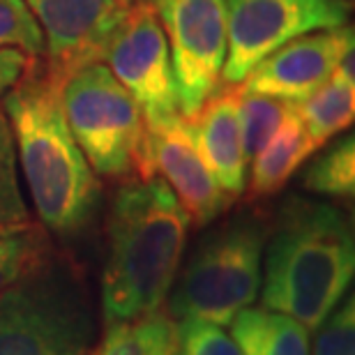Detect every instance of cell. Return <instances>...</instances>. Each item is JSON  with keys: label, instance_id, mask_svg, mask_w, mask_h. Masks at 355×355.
<instances>
[{"label": "cell", "instance_id": "4fadbf2b", "mask_svg": "<svg viewBox=\"0 0 355 355\" xmlns=\"http://www.w3.org/2000/svg\"><path fill=\"white\" fill-rule=\"evenodd\" d=\"M196 146L201 150L219 189L238 198L247 187V155L240 125V92H212L194 118H189Z\"/></svg>", "mask_w": 355, "mask_h": 355}, {"label": "cell", "instance_id": "9c48e42d", "mask_svg": "<svg viewBox=\"0 0 355 355\" xmlns=\"http://www.w3.org/2000/svg\"><path fill=\"white\" fill-rule=\"evenodd\" d=\"M166 33L182 118H194L222 79L229 49L226 0H150Z\"/></svg>", "mask_w": 355, "mask_h": 355}, {"label": "cell", "instance_id": "4316f807", "mask_svg": "<svg viewBox=\"0 0 355 355\" xmlns=\"http://www.w3.org/2000/svg\"><path fill=\"white\" fill-rule=\"evenodd\" d=\"M173 355H178V353H173Z\"/></svg>", "mask_w": 355, "mask_h": 355}, {"label": "cell", "instance_id": "d6986e66", "mask_svg": "<svg viewBox=\"0 0 355 355\" xmlns=\"http://www.w3.org/2000/svg\"><path fill=\"white\" fill-rule=\"evenodd\" d=\"M302 189L321 196L351 198L355 191V139H346L330 146L314 164L302 173Z\"/></svg>", "mask_w": 355, "mask_h": 355}, {"label": "cell", "instance_id": "8fae6325", "mask_svg": "<svg viewBox=\"0 0 355 355\" xmlns=\"http://www.w3.org/2000/svg\"><path fill=\"white\" fill-rule=\"evenodd\" d=\"M353 51L351 28L302 35L270 53L243 81V92L288 99L300 104L330 79L339 60Z\"/></svg>", "mask_w": 355, "mask_h": 355}, {"label": "cell", "instance_id": "9a60e30c", "mask_svg": "<svg viewBox=\"0 0 355 355\" xmlns=\"http://www.w3.org/2000/svg\"><path fill=\"white\" fill-rule=\"evenodd\" d=\"M243 355H309V330L300 321L266 307H245L231 321Z\"/></svg>", "mask_w": 355, "mask_h": 355}, {"label": "cell", "instance_id": "ac0fdd59", "mask_svg": "<svg viewBox=\"0 0 355 355\" xmlns=\"http://www.w3.org/2000/svg\"><path fill=\"white\" fill-rule=\"evenodd\" d=\"M51 240L31 219L0 226V293L51 259Z\"/></svg>", "mask_w": 355, "mask_h": 355}, {"label": "cell", "instance_id": "30bf717a", "mask_svg": "<svg viewBox=\"0 0 355 355\" xmlns=\"http://www.w3.org/2000/svg\"><path fill=\"white\" fill-rule=\"evenodd\" d=\"M153 175H159L171 187L189 222L196 226L217 219L229 203L198 150L189 118L180 113L146 125L144 178Z\"/></svg>", "mask_w": 355, "mask_h": 355}, {"label": "cell", "instance_id": "44dd1931", "mask_svg": "<svg viewBox=\"0 0 355 355\" xmlns=\"http://www.w3.org/2000/svg\"><path fill=\"white\" fill-rule=\"evenodd\" d=\"M0 49H17L28 58L46 53V40L24 0H0Z\"/></svg>", "mask_w": 355, "mask_h": 355}, {"label": "cell", "instance_id": "7a4b0ae2", "mask_svg": "<svg viewBox=\"0 0 355 355\" xmlns=\"http://www.w3.org/2000/svg\"><path fill=\"white\" fill-rule=\"evenodd\" d=\"M355 272V238L342 208L288 196L270 226L263 250L266 309L316 330L344 300Z\"/></svg>", "mask_w": 355, "mask_h": 355}, {"label": "cell", "instance_id": "8992f818", "mask_svg": "<svg viewBox=\"0 0 355 355\" xmlns=\"http://www.w3.org/2000/svg\"><path fill=\"white\" fill-rule=\"evenodd\" d=\"M60 97L72 137L92 171L106 178H144V113L102 60L67 69Z\"/></svg>", "mask_w": 355, "mask_h": 355}, {"label": "cell", "instance_id": "ba28073f", "mask_svg": "<svg viewBox=\"0 0 355 355\" xmlns=\"http://www.w3.org/2000/svg\"><path fill=\"white\" fill-rule=\"evenodd\" d=\"M346 0H226L229 49L222 79L243 83L261 60L302 35L346 26Z\"/></svg>", "mask_w": 355, "mask_h": 355}, {"label": "cell", "instance_id": "277c9868", "mask_svg": "<svg viewBox=\"0 0 355 355\" xmlns=\"http://www.w3.org/2000/svg\"><path fill=\"white\" fill-rule=\"evenodd\" d=\"M268 233V222L257 212H243L205 233L168 291L171 316L231 325L259 297Z\"/></svg>", "mask_w": 355, "mask_h": 355}, {"label": "cell", "instance_id": "7c38bea8", "mask_svg": "<svg viewBox=\"0 0 355 355\" xmlns=\"http://www.w3.org/2000/svg\"><path fill=\"white\" fill-rule=\"evenodd\" d=\"M42 26L46 53L67 74L79 62L95 60L97 46L118 14V0H24Z\"/></svg>", "mask_w": 355, "mask_h": 355}, {"label": "cell", "instance_id": "3957f363", "mask_svg": "<svg viewBox=\"0 0 355 355\" xmlns=\"http://www.w3.org/2000/svg\"><path fill=\"white\" fill-rule=\"evenodd\" d=\"M189 224L171 187L157 175L137 178L118 189L102 272L106 323L159 311L180 270Z\"/></svg>", "mask_w": 355, "mask_h": 355}, {"label": "cell", "instance_id": "cb8c5ba5", "mask_svg": "<svg viewBox=\"0 0 355 355\" xmlns=\"http://www.w3.org/2000/svg\"><path fill=\"white\" fill-rule=\"evenodd\" d=\"M314 355H355V302L342 300L318 325Z\"/></svg>", "mask_w": 355, "mask_h": 355}, {"label": "cell", "instance_id": "603a6c76", "mask_svg": "<svg viewBox=\"0 0 355 355\" xmlns=\"http://www.w3.org/2000/svg\"><path fill=\"white\" fill-rule=\"evenodd\" d=\"M178 330V355H243L222 325L201 318H180Z\"/></svg>", "mask_w": 355, "mask_h": 355}, {"label": "cell", "instance_id": "d4e9b609", "mask_svg": "<svg viewBox=\"0 0 355 355\" xmlns=\"http://www.w3.org/2000/svg\"><path fill=\"white\" fill-rule=\"evenodd\" d=\"M28 55L17 49H0V97L21 79L28 67Z\"/></svg>", "mask_w": 355, "mask_h": 355}, {"label": "cell", "instance_id": "2e32d148", "mask_svg": "<svg viewBox=\"0 0 355 355\" xmlns=\"http://www.w3.org/2000/svg\"><path fill=\"white\" fill-rule=\"evenodd\" d=\"M304 127L314 139L316 148L330 141L335 134L351 127L355 116V72L353 51L339 60L335 72L316 92L297 104Z\"/></svg>", "mask_w": 355, "mask_h": 355}, {"label": "cell", "instance_id": "6da1fadb", "mask_svg": "<svg viewBox=\"0 0 355 355\" xmlns=\"http://www.w3.org/2000/svg\"><path fill=\"white\" fill-rule=\"evenodd\" d=\"M62 79L65 72L53 62L40 65L31 58L21 79L5 92L3 111L42 226L67 238L95 217L99 182L67 125Z\"/></svg>", "mask_w": 355, "mask_h": 355}, {"label": "cell", "instance_id": "484cf974", "mask_svg": "<svg viewBox=\"0 0 355 355\" xmlns=\"http://www.w3.org/2000/svg\"><path fill=\"white\" fill-rule=\"evenodd\" d=\"M134 3H146V0H118V5H120V7H125V5H134Z\"/></svg>", "mask_w": 355, "mask_h": 355}, {"label": "cell", "instance_id": "ffe728a7", "mask_svg": "<svg viewBox=\"0 0 355 355\" xmlns=\"http://www.w3.org/2000/svg\"><path fill=\"white\" fill-rule=\"evenodd\" d=\"M240 92V125H243V146L247 159H252L275 137L284 125L295 102L279 97L261 95V92Z\"/></svg>", "mask_w": 355, "mask_h": 355}, {"label": "cell", "instance_id": "7402d4cb", "mask_svg": "<svg viewBox=\"0 0 355 355\" xmlns=\"http://www.w3.org/2000/svg\"><path fill=\"white\" fill-rule=\"evenodd\" d=\"M19 164L10 123L5 111L0 109V226L17 224L31 219L19 187Z\"/></svg>", "mask_w": 355, "mask_h": 355}, {"label": "cell", "instance_id": "5b68a950", "mask_svg": "<svg viewBox=\"0 0 355 355\" xmlns=\"http://www.w3.org/2000/svg\"><path fill=\"white\" fill-rule=\"evenodd\" d=\"M97 323L90 293L53 257L0 293V355H86Z\"/></svg>", "mask_w": 355, "mask_h": 355}, {"label": "cell", "instance_id": "e0dca14e", "mask_svg": "<svg viewBox=\"0 0 355 355\" xmlns=\"http://www.w3.org/2000/svg\"><path fill=\"white\" fill-rule=\"evenodd\" d=\"M175 349V321L153 311L132 321H111L95 355H173Z\"/></svg>", "mask_w": 355, "mask_h": 355}, {"label": "cell", "instance_id": "52a82bcc", "mask_svg": "<svg viewBox=\"0 0 355 355\" xmlns=\"http://www.w3.org/2000/svg\"><path fill=\"white\" fill-rule=\"evenodd\" d=\"M95 60H102L134 97L146 125L180 113L166 33L150 0L120 7Z\"/></svg>", "mask_w": 355, "mask_h": 355}, {"label": "cell", "instance_id": "5bb4252c", "mask_svg": "<svg viewBox=\"0 0 355 355\" xmlns=\"http://www.w3.org/2000/svg\"><path fill=\"white\" fill-rule=\"evenodd\" d=\"M314 150L316 144L309 137L295 106L275 137L263 146V150H259L252 157L254 166L250 178V191L254 196H270L279 191Z\"/></svg>", "mask_w": 355, "mask_h": 355}]
</instances>
